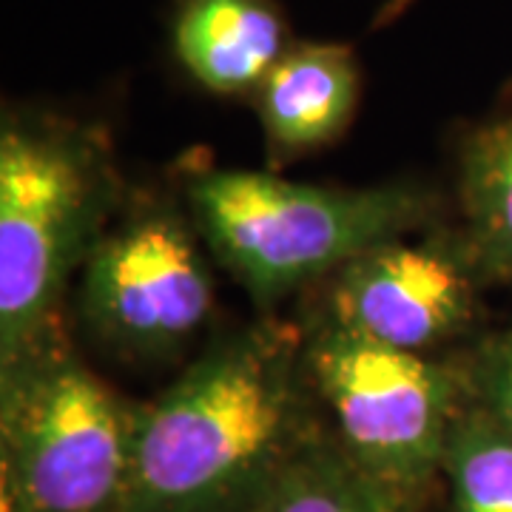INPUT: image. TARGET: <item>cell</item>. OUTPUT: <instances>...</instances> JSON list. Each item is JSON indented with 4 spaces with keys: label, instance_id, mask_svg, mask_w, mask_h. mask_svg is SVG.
<instances>
[{
    "label": "cell",
    "instance_id": "1",
    "mask_svg": "<svg viewBox=\"0 0 512 512\" xmlns=\"http://www.w3.org/2000/svg\"><path fill=\"white\" fill-rule=\"evenodd\" d=\"M305 333L259 319L220 336L140 404L120 512H254L322 439Z\"/></svg>",
    "mask_w": 512,
    "mask_h": 512
},
{
    "label": "cell",
    "instance_id": "2",
    "mask_svg": "<svg viewBox=\"0 0 512 512\" xmlns=\"http://www.w3.org/2000/svg\"><path fill=\"white\" fill-rule=\"evenodd\" d=\"M123 197L100 128L46 111L0 126V359L60 328L63 299Z\"/></svg>",
    "mask_w": 512,
    "mask_h": 512
},
{
    "label": "cell",
    "instance_id": "3",
    "mask_svg": "<svg viewBox=\"0 0 512 512\" xmlns=\"http://www.w3.org/2000/svg\"><path fill=\"white\" fill-rule=\"evenodd\" d=\"M185 200L211 256L259 308L325 282L379 242L413 234L436 205L413 185L328 188L248 168L191 174Z\"/></svg>",
    "mask_w": 512,
    "mask_h": 512
},
{
    "label": "cell",
    "instance_id": "4",
    "mask_svg": "<svg viewBox=\"0 0 512 512\" xmlns=\"http://www.w3.org/2000/svg\"><path fill=\"white\" fill-rule=\"evenodd\" d=\"M140 404L69 345L63 325L0 359L3 512H120Z\"/></svg>",
    "mask_w": 512,
    "mask_h": 512
},
{
    "label": "cell",
    "instance_id": "5",
    "mask_svg": "<svg viewBox=\"0 0 512 512\" xmlns=\"http://www.w3.org/2000/svg\"><path fill=\"white\" fill-rule=\"evenodd\" d=\"M302 333L336 441L367 473L419 501L444 470L453 427L470 407L461 365L373 342L325 316Z\"/></svg>",
    "mask_w": 512,
    "mask_h": 512
},
{
    "label": "cell",
    "instance_id": "6",
    "mask_svg": "<svg viewBox=\"0 0 512 512\" xmlns=\"http://www.w3.org/2000/svg\"><path fill=\"white\" fill-rule=\"evenodd\" d=\"M208 245L191 214L140 202L111 222L77 276V319L126 359H168L191 345L214 313Z\"/></svg>",
    "mask_w": 512,
    "mask_h": 512
},
{
    "label": "cell",
    "instance_id": "7",
    "mask_svg": "<svg viewBox=\"0 0 512 512\" xmlns=\"http://www.w3.org/2000/svg\"><path fill=\"white\" fill-rule=\"evenodd\" d=\"M407 237L379 242L333 271L319 316L410 353L473 333L487 282L461 234Z\"/></svg>",
    "mask_w": 512,
    "mask_h": 512
},
{
    "label": "cell",
    "instance_id": "8",
    "mask_svg": "<svg viewBox=\"0 0 512 512\" xmlns=\"http://www.w3.org/2000/svg\"><path fill=\"white\" fill-rule=\"evenodd\" d=\"M362 92L356 52L345 43H293L251 94L274 160L333 143L350 126Z\"/></svg>",
    "mask_w": 512,
    "mask_h": 512
},
{
    "label": "cell",
    "instance_id": "9",
    "mask_svg": "<svg viewBox=\"0 0 512 512\" xmlns=\"http://www.w3.org/2000/svg\"><path fill=\"white\" fill-rule=\"evenodd\" d=\"M293 35L276 0H177L171 49L205 92L251 97L291 49Z\"/></svg>",
    "mask_w": 512,
    "mask_h": 512
},
{
    "label": "cell",
    "instance_id": "10",
    "mask_svg": "<svg viewBox=\"0 0 512 512\" xmlns=\"http://www.w3.org/2000/svg\"><path fill=\"white\" fill-rule=\"evenodd\" d=\"M461 239L490 285H512V117L473 128L461 146Z\"/></svg>",
    "mask_w": 512,
    "mask_h": 512
},
{
    "label": "cell",
    "instance_id": "11",
    "mask_svg": "<svg viewBox=\"0 0 512 512\" xmlns=\"http://www.w3.org/2000/svg\"><path fill=\"white\" fill-rule=\"evenodd\" d=\"M254 512H416V501L367 473L333 433L311 444Z\"/></svg>",
    "mask_w": 512,
    "mask_h": 512
},
{
    "label": "cell",
    "instance_id": "12",
    "mask_svg": "<svg viewBox=\"0 0 512 512\" xmlns=\"http://www.w3.org/2000/svg\"><path fill=\"white\" fill-rule=\"evenodd\" d=\"M450 512H512V433L467 407L444 456Z\"/></svg>",
    "mask_w": 512,
    "mask_h": 512
},
{
    "label": "cell",
    "instance_id": "13",
    "mask_svg": "<svg viewBox=\"0 0 512 512\" xmlns=\"http://www.w3.org/2000/svg\"><path fill=\"white\" fill-rule=\"evenodd\" d=\"M458 365L470 404L512 433V325L478 339Z\"/></svg>",
    "mask_w": 512,
    "mask_h": 512
}]
</instances>
